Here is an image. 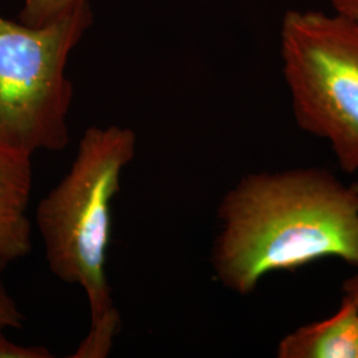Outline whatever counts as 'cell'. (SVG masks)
Returning a JSON list of instances; mask_svg holds the SVG:
<instances>
[{
	"label": "cell",
	"mask_w": 358,
	"mask_h": 358,
	"mask_svg": "<svg viewBox=\"0 0 358 358\" xmlns=\"http://www.w3.org/2000/svg\"><path fill=\"white\" fill-rule=\"evenodd\" d=\"M211 251L217 280L251 294L271 273L340 259L358 268V190L329 170L248 173L217 206Z\"/></svg>",
	"instance_id": "cell-1"
},
{
	"label": "cell",
	"mask_w": 358,
	"mask_h": 358,
	"mask_svg": "<svg viewBox=\"0 0 358 358\" xmlns=\"http://www.w3.org/2000/svg\"><path fill=\"white\" fill-rule=\"evenodd\" d=\"M136 153L137 136L131 129H87L69 170L36 208L48 267L59 280L81 287L90 304V332L73 358L108 357L121 328L106 259L112 205Z\"/></svg>",
	"instance_id": "cell-2"
},
{
	"label": "cell",
	"mask_w": 358,
	"mask_h": 358,
	"mask_svg": "<svg viewBox=\"0 0 358 358\" xmlns=\"http://www.w3.org/2000/svg\"><path fill=\"white\" fill-rule=\"evenodd\" d=\"M280 56L296 124L328 142L346 173H358L357 20L333 10H289Z\"/></svg>",
	"instance_id": "cell-3"
},
{
	"label": "cell",
	"mask_w": 358,
	"mask_h": 358,
	"mask_svg": "<svg viewBox=\"0 0 358 358\" xmlns=\"http://www.w3.org/2000/svg\"><path fill=\"white\" fill-rule=\"evenodd\" d=\"M90 24V6L38 28L0 15V146L31 155L65 149L73 100L65 69Z\"/></svg>",
	"instance_id": "cell-4"
},
{
	"label": "cell",
	"mask_w": 358,
	"mask_h": 358,
	"mask_svg": "<svg viewBox=\"0 0 358 358\" xmlns=\"http://www.w3.org/2000/svg\"><path fill=\"white\" fill-rule=\"evenodd\" d=\"M31 154L0 146V264L28 255L32 224L28 206L32 192Z\"/></svg>",
	"instance_id": "cell-5"
},
{
	"label": "cell",
	"mask_w": 358,
	"mask_h": 358,
	"mask_svg": "<svg viewBox=\"0 0 358 358\" xmlns=\"http://www.w3.org/2000/svg\"><path fill=\"white\" fill-rule=\"evenodd\" d=\"M279 358H358V307L343 296L338 309L322 320L287 333L278 344Z\"/></svg>",
	"instance_id": "cell-6"
},
{
	"label": "cell",
	"mask_w": 358,
	"mask_h": 358,
	"mask_svg": "<svg viewBox=\"0 0 358 358\" xmlns=\"http://www.w3.org/2000/svg\"><path fill=\"white\" fill-rule=\"evenodd\" d=\"M88 6L90 0H24L20 22L35 28L50 26Z\"/></svg>",
	"instance_id": "cell-7"
},
{
	"label": "cell",
	"mask_w": 358,
	"mask_h": 358,
	"mask_svg": "<svg viewBox=\"0 0 358 358\" xmlns=\"http://www.w3.org/2000/svg\"><path fill=\"white\" fill-rule=\"evenodd\" d=\"M0 327V358H52L50 349L44 346H24L13 343Z\"/></svg>",
	"instance_id": "cell-8"
},
{
	"label": "cell",
	"mask_w": 358,
	"mask_h": 358,
	"mask_svg": "<svg viewBox=\"0 0 358 358\" xmlns=\"http://www.w3.org/2000/svg\"><path fill=\"white\" fill-rule=\"evenodd\" d=\"M6 268L0 264V327L3 328H20L23 325L24 317L17 307L13 296L7 291L4 282L1 279V272Z\"/></svg>",
	"instance_id": "cell-9"
},
{
	"label": "cell",
	"mask_w": 358,
	"mask_h": 358,
	"mask_svg": "<svg viewBox=\"0 0 358 358\" xmlns=\"http://www.w3.org/2000/svg\"><path fill=\"white\" fill-rule=\"evenodd\" d=\"M333 11L346 15L358 22V0H331Z\"/></svg>",
	"instance_id": "cell-10"
},
{
	"label": "cell",
	"mask_w": 358,
	"mask_h": 358,
	"mask_svg": "<svg viewBox=\"0 0 358 358\" xmlns=\"http://www.w3.org/2000/svg\"><path fill=\"white\" fill-rule=\"evenodd\" d=\"M343 296L350 299L358 307V272L349 279H346L343 285Z\"/></svg>",
	"instance_id": "cell-11"
},
{
	"label": "cell",
	"mask_w": 358,
	"mask_h": 358,
	"mask_svg": "<svg viewBox=\"0 0 358 358\" xmlns=\"http://www.w3.org/2000/svg\"><path fill=\"white\" fill-rule=\"evenodd\" d=\"M353 185H355V187H356V189H357V190H358V180H357V182H355V183H353Z\"/></svg>",
	"instance_id": "cell-12"
}]
</instances>
